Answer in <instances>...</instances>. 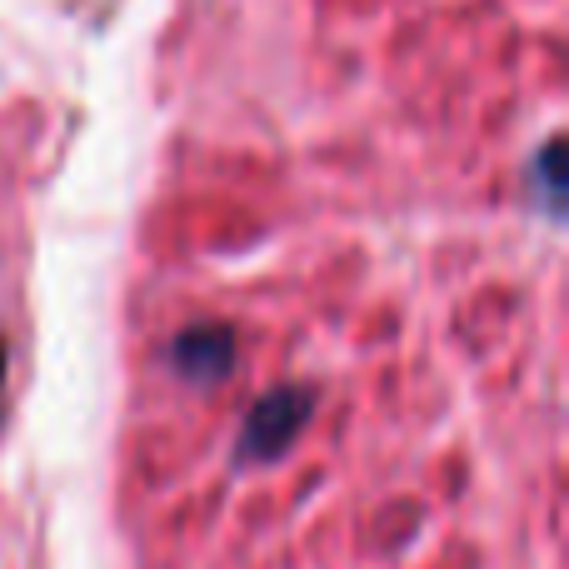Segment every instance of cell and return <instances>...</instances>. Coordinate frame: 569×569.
Instances as JSON below:
<instances>
[{
    "label": "cell",
    "instance_id": "cell-1",
    "mask_svg": "<svg viewBox=\"0 0 569 569\" xmlns=\"http://www.w3.org/2000/svg\"><path fill=\"white\" fill-rule=\"evenodd\" d=\"M315 415V390L305 385H276L270 395H260V405L240 425V465H276L280 455H290V445L305 435Z\"/></svg>",
    "mask_w": 569,
    "mask_h": 569
},
{
    "label": "cell",
    "instance_id": "cell-2",
    "mask_svg": "<svg viewBox=\"0 0 569 569\" xmlns=\"http://www.w3.org/2000/svg\"><path fill=\"white\" fill-rule=\"evenodd\" d=\"M236 330L230 325H190L170 340V370L190 385H220L236 370Z\"/></svg>",
    "mask_w": 569,
    "mask_h": 569
},
{
    "label": "cell",
    "instance_id": "cell-3",
    "mask_svg": "<svg viewBox=\"0 0 569 569\" xmlns=\"http://www.w3.org/2000/svg\"><path fill=\"white\" fill-rule=\"evenodd\" d=\"M565 146H560V136L555 140H545V150L535 156V180H540V210L545 216H555L560 220V210H565Z\"/></svg>",
    "mask_w": 569,
    "mask_h": 569
},
{
    "label": "cell",
    "instance_id": "cell-4",
    "mask_svg": "<svg viewBox=\"0 0 569 569\" xmlns=\"http://www.w3.org/2000/svg\"><path fill=\"white\" fill-rule=\"evenodd\" d=\"M0 390H6V340H0Z\"/></svg>",
    "mask_w": 569,
    "mask_h": 569
}]
</instances>
